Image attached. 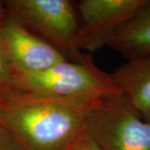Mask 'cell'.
<instances>
[{"mask_svg": "<svg viewBox=\"0 0 150 150\" xmlns=\"http://www.w3.org/2000/svg\"><path fill=\"white\" fill-rule=\"evenodd\" d=\"M73 150H74V149H73Z\"/></svg>", "mask_w": 150, "mask_h": 150, "instance_id": "4fadbf2b", "label": "cell"}, {"mask_svg": "<svg viewBox=\"0 0 150 150\" xmlns=\"http://www.w3.org/2000/svg\"><path fill=\"white\" fill-rule=\"evenodd\" d=\"M108 46L127 60L150 55V0L114 33Z\"/></svg>", "mask_w": 150, "mask_h": 150, "instance_id": "ba28073f", "label": "cell"}, {"mask_svg": "<svg viewBox=\"0 0 150 150\" xmlns=\"http://www.w3.org/2000/svg\"><path fill=\"white\" fill-rule=\"evenodd\" d=\"M0 150H19L16 142L2 127H0Z\"/></svg>", "mask_w": 150, "mask_h": 150, "instance_id": "8fae6325", "label": "cell"}, {"mask_svg": "<svg viewBox=\"0 0 150 150\" xmlns=\"http://www.w3.org/2000/svg\"><path fill=\"white\" fill-rule=\"evenodd\" d=\"M12 88L55 98H103L122 94L112 74L97 67L88 54L81 61L64 60L38 73L13 75Z\"/></svg>", "mask_w": 150, "mask_h": 150, "instance_id": "7a4b0ae2", "label": "cell"}, {"mask_svg": "<svg viewBox=\"0 0 150 150\" xmlns=\"http://www.w3.org/2000/svg\"><path fill=\"white\" fill-rule=\"evenodd\" d=\"M101 98H55L12 90L0 97V127L19 150H73Z\"/></svg>", "mask_w": 150, "mask_h": 150, "instance_id": "6da1fadb", "label": "cell"}, {"mask_svg": "<svg viewBox=\"0 0 150 150\" xmlns=\"http://www.w3.org/2000/svg\"><path fill=\"white\" fill-rule=\"evenodd\" d=\"M74 150H101L97 144L92 140V139L88 136V134L85 132L82 134L80 138L79 139L78 142L74 145Z\"/></svg>", "mask_w": 150, "mask_h": 150, "instance_id": "30bf717a", "label": "cell"}, {"mask_svg": "<svg viewBox=\"0 0 150 150\" xmlns=\"http://www.w3.org/2000/svg\"><path fill=\"white\" fill-rule=\"evenodd\" d=\"M8 14L69 61L84 58L78 45L79 18L69 0H7Z\"/></svg>", "mask_w": 150, "mask_h": 150, "instance_id": "3957f363", "label": "cell"}, {"mask_svg": "<svg viewBox=\"0 0 150 150\" xmlns=\"http://www.w3.org/2000/svg\"><path fill=\"white\" fill-rule=\"evenodd\" d=\"M6 14H7V10L4 4V1H0V19L5 17Z\"/></svg>", "mask_w": 150, "mask_h": 150, "instance_id": "7c38bea8", "label": "cell"}, {"mask_svg": "<svg viewBox=\"0 0 150 150\" xmlns=\"http://www.w3.org/2000/svg\"><path fill=\"white\" fill-rule=\"evenodd\" d=\"M0 47L12 76L38 73L67 60L8 13L0 19Z\"/></svg>", "mask_w": 150, "mask_h": 150, "instance_id": "8992f818", "label": "cell"}, {"mask_svg": "<svg viewBox=\"0 0 150 150\" xmlns=\"http://www.w3.org/2000/svg\"><path fill=\"white\" fill-rule=\"evenodd\" d=\"M146 0H81L78 45L94 53L108 45L114 33L135 14Z\"/></svg>", "mask_w": 150, "mask_h": 150, "instance_id": "5b68a950", "label": "cell"}, {"mask_svg": "<svg viewBox=\"0 0 150 150\" xmlns=\"http://www.w3.org/2000/svg\"><path fill=\"white\" fill-rule=\"evenodd\" d=\"M112 74L122 94L150 122V55L127 60Z\"/></svg>", "mask_w": 150, "mask_h": 150, "instance_id": "52a82bcc", "label": "cell"}, {"mask_svg": "<svg viewBox=\"0 0 150 150\" xmlns=\"http://www.w3.org/2000/svg\"><path fill=\"white\" fill-rule=\"evenodd\" d=\"M84 129L101 150H150V122L123 94L99 98L87 115Z\"/></svg>", "mask_w": 150, "mask_h": 150, "instance_id": "277c9868", "label": "cell"}, {"mask_svg": "<svg viewBox=\"0 0 150 150\" xmlns=\"http://www.w3.org/2000/svg\"><path fill=\"white\" fill-rule=\"evenodd\" d=\"M12 90V75L0 47V97L5 95Z\"/></svg>", "mask_w": 150, "mask_h": 150, "instance_id": "9c48e42d", "label": "cell"}]
</instances>
